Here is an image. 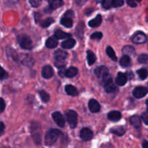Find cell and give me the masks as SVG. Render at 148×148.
<instances>
[{"label":"cell","instance_id":"6da1fadb","mask_svg":"<svg viewBox=\"0 0 148 148\" xmlns=\"http://www.w3.org/2000/svg\"><path fill=\"white\" fill-rule=\"evenodd\" d=\"M30 133L34 140L35 143L40 145L41 143V128L40 125L37 121H33L30 125Z\"/></svg>","mask_w":148,"mask_h":148},{"label":"cell","instance_id":"7a4b0ae2","mask_svg":"<svg viewBox=\"0 0 148 148\" xmlns=\"http://www.w3.org/2000/svg\"><path fill=\"white\" fill-rule=\"evenodd\" d=\"M62 134V132L58 130L52 129L49 130L45 136V143L46 145H52L54 144Z\"/></svg>","mask_w":148,"mask_h":148},{"label":"cell","instance_id":"3957f363","mask_svg":"<svg viewBox=\"0 0 148 148\" xmlns=\"http://www.w3.org/2000/svg\"><path fill=\"white\" fill-rule=\"evenodd\" d=\"M68 56L67 52H66L64 50H59L56 51L54 53V59H55V66L58 68H64L65 66V60L66 59Z\"/></svg>","mask_w":148,"mask_h":148},{"label":"cell","instance_id":"277c9868","mask_svg":"<svg viewBox=\"0 0 148 148\" xmlns=\"http://www.w3.org/2000/svg\"><path fill=\"white\" fill-rule=\"evenodd\" d=\"M17 40H18L19 45L22 49H25V50H30L33 48L31 39L26 35H20L17 37Z\"/></svg>","mask_w":148,"mask_h":148},{"label":"cell","instance_id":"5b68a950","mask_svg":"<svg viewBox=\"0 0 148 148\" xmlns=\"http://www.w3.org/2000/svg\"><path fill=\"white\" fill-rule=\"evenodd\" d=\"M103 85L104 90L108 93H113V92H115L116 91L118 90V88L114 83L112 78L109 75L105 79H103Z\"/></svg>","mask_w":148,"mask_h":148},{"label":"cell","instance_id":"8992f818","mask_svg":"<svg viewBox=\"0 0 148 148\" xmlns=\"http://www.w3.org/2000/svg\"><path fill=\"white\" fill-rule=\"evenodd\" d=\"M65 115L69 127L72 129H75L77 124V114L72 110H69L65 113Z\"/></svg>","mask_w":148,"mask_h":148},{"label":"cell","instance_id":"52a82bcc","mask_svg":"<svg viewBox=\"0 0 148 148\" xmlns=\"http://www.w3.org/2000/svg\"><path fill=\"white\" fill-rule=\"evenodd\" d=\"M94 72L98 78H101L102 79H105L109 75V71L106 66H98V67L95 68Z\"/></svg>","mask_w":148,"mask_h":148},{"label":"cell","instance_id":"ba28073f","mask_svg":"<svg viewBox=\"0 0 148 148\" xmlns=\"http://www.w3.org/2000/svg\"><path fill=\"white\" fill-rule=\"evenodd\" d=\"M147 36L143 32H137L133 36L132 41L133 43H137V44H142L145 43L147 41Z\"/></svg>","mask_w":148,"mask_h":148},{"label":"cell","instance_id":"9c48e42d","mask_svg":"<svg viewBox=\"0 0 148 148\" xmlns=\"http://www.w3.org/2000/svg\"><path fill=\"white\" fill-rule=\"evenodd\" d=\"M80 138L83 141H90L93 137V133L91 130L88 128H83L80 131Z\"/></svg>","mask_w":148,"mask_h":148},{"label":"cell","instance_id":"30bf717a","mask_svg":"<svg viewBox=\"0 0 148 148\" xmlns=\"http://www.w3.org/2000/svg\"><path fill=\"white\" fill-rule=\"evenodd\" d=\"M147 92L148 90L147 88H145V87H137V88H134V90H133V95H134L136 98H142L147 95Z\"/></svg>","mask_w":148,"mask_h":148},{"label":"cell","instance_id":"8fae6325","mask_svg":"<svg viewBox=\"0 0 148 148\" xmlns=\"http://www.w3.org/2000/svg\"><path fill=\"white\" fill-rule=\"evenodd\" d=\"M52 118L56 124L60 127H64L65 125V120L63 116L59 112H54L52 114Z\"/></svg>","mask_w":148,"mask_h":148},{"label":"cell","instance_id":"7c38bea8","mask_svg":"<svg viewBox=\"0 0 148 148\" xmlns=\"http://www.w3.org/2000/svg\"><path fill=\"white\" fill-rule=\"evenodd\" d=\"M42 77L45 79H50L53 75V69L49 65H46L42 69Z\"/></svg>","mask_w":148,"mask_h":148},{"label":"cell","instance_id":"4fadbf2b","mask_svg":"<svg viewBox=\"0 0 148 148\" xmlns=\"http://www.w3.org/2000/svg\"><path fill=\"white\" fill-rule=\"evenodd\" d=\"M88 108L92 113H98L101 110V106L96 100L91 99L88 103Z\"/></svg>","mask_w":148,"mask_h":148},{"label":"cell","instance_id":"5bb4252c","mask_svg":"<svg viewBox=\"0 0 148 148\" xmlns=\"http://www.w3.org/2000/svg\"><path fill=\"white\" fill-rule=\"evenodd\" d=\"M127 82V76L125 74L122 72H119L116 78V83L119 86H123L125 85Z\"/></svg>","mask_w":148,"mask_h":148},{"label":"cell","instance_id":"9a60e30c","mask_svg":"<svg viewBox=\"0 0 148 148\" xmlns=\"http://www.w3.org/2000/svg\"><path fill=\"white\" fill-rule=\"evenodd\" d=\"M108 119L112 121H118L121 119V114L119 111H111L108 114Z\"/></svg>","mask_w":148,"mask_h":148},{"label":"cell","instance_id":"2e32d148","mask_svg":"<svg viewBox=\"0 0 148 148\" xmlns=\"http://www.w3.org/2000/svg\"><path fill=\"white\" fill-rule=\"evenodd\" d=\"M101 22H102V17L101 14H98L95 18L91 20L88 23V25L91 27H97L101 25Z\"/></svg>","mask_w":148,"mask_h":148},{"label":"cell","instance_id":"e0dca14e","mask_svg":"<svg viewBox=\"0 0 148 148\" xmlns=\"http://www.w3.org/2000/svg\"><path fill=\"white\" fill-rule=\"evenodd\" d=\"M58 40L55 37H51L46 40V46L48 49H54L57 46Z\"/></svg>","mask_w":148,"mask_h":148},{"label":"cell","instance_id":"ac0fdd59","mask_svg":"<svg viewBox=\"0 0 148 148\" xmlns=\"http://www.w3.org/2000/svg\"><path fill=\"white\" fill-rule=\"evenodd\" d=\"M65 91L66 94L71 96H76L78 95V90L75 87L72 85H67L65 87Z\"/></svg>","mask_w":148,"mask_h":148},{"label":"cell","instance_id":"d6986e66","mask_svg":"<svg viewBox=\"0 0 148 148\" xmlns=\"http://www.w3.org/2000/svg\"><path fill=\"white\" fill-rule=\"evenodd\" d=\"M54 37L56 38L57 40L59 39H65V38H69L71 37L70 33H66L64 32L61 30H57L54 33Z\"/></svg>","mask_w":148,"mask_h":148},{"label":"cell","instance_id":"ffe728a7","mask_svg":"<svg viewBox=\"0 0 148 148\" xmlns=\"http://www.w3.org/2000/svg\"><path fill=\"white\" fill-rule=\"evenodd\" d=\"M130 123L134 127L135 129H139L141 127V119L140 117L137 115L132 116L130 118Z\"/></svg>","mask_w":148,"mask_h":148},{"label":"cell","instance_id":"44dd1931","mask_svg":"<svg viewBox=\"0 0 148 148\" xmlns=\"http://www.w3.org/2000/svg\"><path fill=\"white\" fill-rule=\"evenodd\" d=\"M76 44V41L73 38H68L66 40H64L62 43V48L66 49H69L73 48Z\"/></svg>","mask_w":148,"mask_h":148},{"label":"cell","instance_id":"7402d4cb","mask_svg":"<svg viewBox=\"0 0 148 148\" xmlns=\"http://www.w3.org/2000/svg\"><path fill=\"white\" fill-rule=\"evenodd\" d=\"M110 132H111L112 134H116V135L117 136H122L124 135V133L126 132V130L125 128H124L123 127H116L111 129V130H110Z\"/></svg>","mask_w":148,"mask_h":148},{"label":"cell","instance_id":"603a6c76","mask_svg":"<svg viewBox=\"0 0 148 148\" xmlns=\"http://www.w3.org/2000/svg\"><path fill=\"white\" fill-rule=\"evenodd\" d=\"M119 64L121 66H123V67H128V66H130V64H131V59H130V57L129 56L124 55V56L120 59Z\"/></svg>","mask_w":148,"mask_h":148},{"label":"cell","instance_id":"cb8c5ba5","mask_svg":"<svg viewBox=\"0 0 148 148\" xmlns=\"http://www.w3.org/2000/svg\"><path fill=\"white\" fill-rule=\"evenodd\" d=\"M78 73L77 68L75 67V66H71L69 67L67 70H66V73H65V76L66 77L72 78L76 76Z\"/></svg>","mask_w":148,"mask_h":148},{"label":"cell","instance_id":"d4e9b609","mask_svg":"<svg viewBox=\"0 0 148 148\" xmlns=\"http://www.w3.org/2000/svg\"><path fill=\"white\" fill-rule=\"evenodd\" d=\"M49 3L51 10H53L56 8H59V7H60L61 6L64 4V1H61V0H51V1H49Z\"/></svg>","mask_w":148,"mask_h":148},{"label":"cell","instance_id":"484cf974","mask_svg":"<svg viewBox=\"0 0 148 148\" xmlns=\"http://www.w3.org/2000/svg\"><path fill=\"white\" fill-rule=\"evenodd\" d=\"M87 60L89 65H92L96 61V56L92 51L88 50L87 51Z\"/></svg>","mask_w":148,"mask_h":148},{"label":"cell","instance_id":"4316f807","mask_svg":"<svg viewBox=\"0 0 148 148\" xmlns=\"http://www.w3.org/2000/svg\"><path fill=\"white\" fill-rule=\"evenodd\" d=\"M61 24L63 26H64L65 27H67V28H69V27H72V25H73V21L71 18L69 17H63L62 18L60 21Z\"/></svg>","mask_w":148,"mask_h":148},{"label":"cell","instance_id":"83f0119b","mask_svg":"<svg viewBox=\"0 0 148 148\" xmlns=\"http://www.w3.org/2000/svg\"><path fill=\"white\" fill-rule=\"evenodd\" d=\"M123 53L126 56H131L135 53V49L131 46H125L122 49Z\"/></svg>","mask_w":148,"mask_h":148},{"label":"cell","instance_id":"f1b7e54d","mask_svg":"<svg viewBox=\"0 0 148 148\" xmlns=\"http://www.w3.org/2000/svg\"><path fill=\"white\" fill-rule=\"evenodd\" d=\"M106 51L107 55L109 56L110 59H111V60L114 61V62H116V61L117 60L116 55L115 51H114V49H112V47H111V46H108V47L106 48Z\"/></svg>","mask_w":148,"mask_h":148},{"label":"cell","instance_id":"f546056e","mask_svg":"<svg viewBox=\"0 0 148 148\" xmlns=\"http://www.w3.org/2000/svg\"><path fill=\"white\" fill-rule=\"evenodd\" d=\"M38 93L43 102H49V100H50V95H49V94L47 92H46L45 90H40L38 92Z\"/></svg>","mask_w":148,"mask_h":148},{"label":"cell","instance_id":"4dcf8cb0","mask_svg":"<svg viewBox=\"0 0 148 148\" xmlns=\"http://www.w3.org/2000/svg\"><path fill=\"white\" fill-rule=\"evenodd\" d=\"M53 23H54V20H53L52 17H48L46 20H44L43 21L41 22L40 25H41L42 27H48Z\"/></svg>","mask_w":148,"mask_h":148},{"label":"cell","instance_id":"1f68e13d","mask_svg":"<svg viewBox=\"0 0 148 148\" xmlns=\"http://www.w3.org/2000/svg\"><path fill=\"white\" fill-rule=\"evenodd\" d=\"M137 74H138L139 77L141 79H145L147 77L148 75V72L147 71V69H144V68H142V69H139L137 70Z\"/></svg>","mask_w":148,"mask_h":148},{"label":"cell","instance_id":"d6a6232c","mask_svg":"<svg viewBox=\"0 0 148 148\" xmlns=\"http://www.w3.org/2000/svg\"><path fill=\"white\" fill-rule=\"evenodd\" d=\"M138 62L140 64H147L148 62V54L143 53L138 57Z\"/></svg>","mask_w":148,"mask_h":148},{"label":"cell","instance_id":"836d02e7","mask_svg":"<svg viewBox=\"0 0 148 148\" xmlns=\"http://www.w3.org/2000/svg\"><path fill=\"white\" fill-rule=\"evenodd\" d=\"M103 33L101 32H95L90 36V38L92 40H100L102 38Z\"/></svg>","mask_w":148,"mask_h":148},{"label":"cell","instance_id":"e575fe53","mask_svg":"<svg viewBox=\"0 0 148 148\" xmlns=\"http://www.w3.org/2000/svg\"><path fill=\"white\" fill-rule=\"evenodd\" d=\"M124 1L121 0H114L111 1V7H119L124 4Z\"/></svg>","mask_w":148,"mask_h":148},{"label":"cell","instance_id":"d590c367","mask_svg":"<svg viewBox=\"0 0 148 148\" xmlns=\"http://www.w3.org/2000/svg\"><path fill=\"white\" fill-rule=\"evenodd\" d=\"M8 77V74L0 66V79H4Z\"/></svg>","mask_w":148,"mask_h":148},{"label":"cell","instance_id":"8d00e7d4","mask_svg":"<svg viewBox=\"0 0 148 148\" xmlns=\"http://www.w3.org/2000/svg\"><path fill=\"white\" fill-rule=\"evenodd\" d=\"M34 63V60L31 58H27V59H25L23 62V64L26 65V66H32Z\"/></svg>","mask_w":148,"mask_h":148},{"label":"cell","instance_id":"74e56055","mask_svg":"<svg viewBox=\"0 0 148 148\" xmlns=\"http://www.w3.org/2000/svg\"><path fill=\"white\" fill-rule=\"evenodd\" d=\"M103 7L105 9H110L111 7V1L110 0H105L102 2Z\"/></svg>","mask_w":148,"mask_h":148},{"label":"cell","instance_id":"f35d334b","mask_svg":"<svg viewBox=\"0 0 148 148\" xmlns=\"http://www.w3.org/2000/svg\"><path fill=\"white\" fill-rule=\"evenodd\" d=\"M30 4L32 5V7H38L41 4L42 1H36V0H33V1H29Z\"/></svg>","mask_w":148,"mask_h":148},{"label":"cell","instance_id":"ab89813d","mask_svg":"<svg viewBox=\"0 0 148 148\" xmlns=\"http://www.w3.org/2000/svg\"><path fill=\"white\" fill-rule=\"evenodd\" d=\"M5 102L1 98H0V113H2L5 109Z\"/></svg>","mask_w":148,"mask_h":148},{"label":"cell","instance_id":"60d3db41","mask_svg":"<svg viewBox=\"0 0 148 148\" xmlns=\"http://www.w3.org/2000/svg\"><path fill=\"white\" fill-rule=\"evenodd\" d=\"M142 119L143 120L145 124L148 125V112L143 113V114H142Z\"/></svg>","mask_w":148,"mask_h":148},{"label":"cell","instance_id":"b9f144b4","mask_svg":"<svg viewBox=\"0 0 148 148\" xmlns=\"http://www.w3.org/2000/svg\"><path fill=\"white\" fill-rule=\"evenodd\" d=\"M127 3L128 4L129 6L132 7H137V2L134 1H132V0H129V1H127Z\"/></svg>","mask_w":148,"mask_h":148},{"label":"cell","instance_id":"7bdbcfd3","mask_svg":"<svg viewBox=\"0 0 148 148\" xmlns=\"http://www.w3.org/2000/svg\"><path fill=\"white\" fill-rule=\"evenodd\" d=\"M4 128H5V127H4V123L1 122V121H0V136L2 135L3 133H4Z\"/></svg>","mask_w":148,"mask_h":148},{"label":"cell","instance_id":"ee69618b","mask_svg":"<svg viewBox=\"0 0 148 148\" xmlns=\"http://www.w3.org/2000/svg\"><path fill=\"white\" fill-rule=\"evenodd\" d=\"M65 73H66V70L64 68H61L59 71V75L60 77H64Z\"/></svg>","mask_w":148,"mask_h":148},{"label":"cell","instance_id":"f6af8a7d","mask_svg":"<svg viewBox=\"0 0 148 148\" xmlns=\"http://www.w3.org/2000/svg\"><path fill=\"white\" fill-rule=\"evenodd\" d=\"M143 148H148V142L147 141H144L143 143Z\"/></svg>","mask_w":148,"mask_h":148},{"label":"cell","instance_id":"bcb514c9","mask_svg":"<svg viewBox=\"0 0 148 148\" xmlns=\"http://www.w3.org/2000/svg\"><path fill=\"white\" fill-rule=\"evenodd\" d=\"M146 104H147V112H148V99L146 101Z\"/></svg>","mask_w":148,"mask_h":148}]
</instances>
